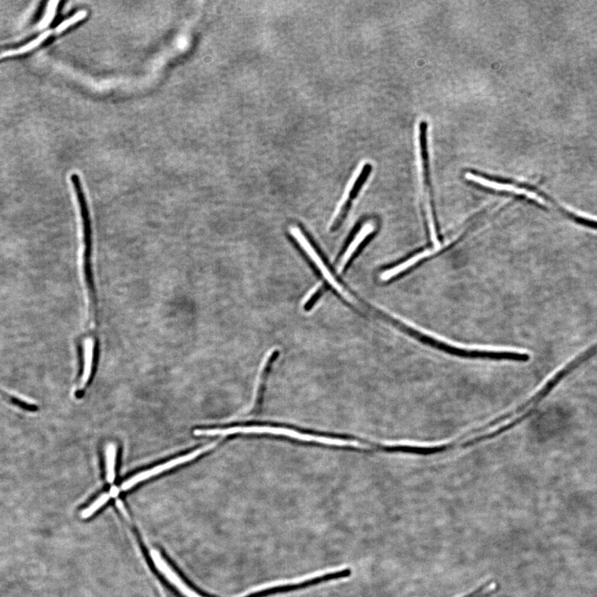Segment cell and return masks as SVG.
I'll return each instance as SVG.
<instances>
[{"label":"cell","instance_id":"obj_9","mask_svg":"<svg viewBox=\"0 0 597 597\" xmlns=\"http://www.w3.org/2000/svg\"><path fill=\"white\" fill-rule=\"evenodd\" d=\"M437 251L438 248L435 250H427L420 252V254H418L411 257V258L408 259L406 261H404V263H401L398 265H396V267L391 268L389 270H387V271L383 272L380 276L381 280L382 281L391 280V279H393L394 277L398 276V274H400L401 273L407 271V270L412 268L414 265H416L417 263H419V261L422 259L426 258V257L434 254L435 252H437Z\"/></svg>","mask_w":597,"mask_h":597},{"label":"cell","instance_id":"obj_14","mask_svg":"<svg viewBox=\"0 0 597 597\" xmlns=\"http://www.w3.org/2000/svg\"><path fill=\"white\" fill-rule=\"evenodd\" d=\"M111 497V494H104L102 496H100L99 498L95 499L88 508L85 509L84 511H82V518L86 520V518L93 516L98 509H101L104 504H107L108 501L110 500Z\"/></svg>","mask_w":597,"mask_h":597},{"label":"cell","instance_id":"obj_3","mask_svg":"<svg viewBox=\"0 0 597 597\" xmlns=\"http://www.w3.org/2000/svg\"><path fill=\"white\" fill-rule=\"evenodd\" d=\"M419 146L422 183H424L425 208L426 210L427 221H428L431 236L435 237L437 236V229H435L430 199L431 174L428 150V123H427V121L425 120H422L419 124Z\"/></svg>","mask_w":597,"mask_h":597},{"label":"cell","instance_id":"obj_7","mask_svg":"<svg viewBox=\"0 0 597 597\" xmlns=\"http://www.w3.org/2000/svg\"><path fill=\"white\" fill-rule=\"evenodd\" d=\"M150 557L155 566V568L159 570L161 574L167 579V581L171 584L180 594L185 597H207L203 594H199L187 584L183 581V579L178 576L176 571L172 569L171 566L164 559L160 552L156 550L150 551Z\"/></svg>","mask_w":597,"mask_h":597},{"label":"cell","instance_id":"obj_17","mask_svg":"<svg viewBox=\"0 0 597 597\" xmlns=\"http://www.w3.org/2000/svg\"><path fill=\"white\" fill-rule=\"evenodd\" d=\"M491 594L492 590L489 584H483V585L476 588V590L472 592H470L469 594L463 597H486Z\"/></svg>","mask_w":597,"mask_h":597},{"label":"cell","instance_id":"obj_4","mask_svg":"<svg viewBox=\"0 0 597 597\" xmlns=\"http://www.w3.org/2000/svg\"><path fill=\"white\" fill-rule=\"evenodd\" d=\"M290 233L291 236L295 238V241L300 244V247H302L303 251L306 252L309 258L311 259L312 263L316 265V267L319 269L322 276H323L325 281L329 283V286H332L339 295L343 296L344 300H348V302L350 303L354 302V298H352V296L343 288L341 285L335 280L333 274L331 273L329 269L324 263L323 259L321 258V256L318 254L315 247L311 245V243L309 242L308 238L304 236L302 229L297 228V226H290Z\"/></svg>","mask_w":597,"mask_h":597},{"label":"cell","instance_id":"obj_15","mask_svg":"<svg viewBox=\"0 0 597 597\" xmlns=\"http://www.w3.org/2000/svg\"><path fill=\"white\" fill-rule=\"evenodd\" d=\"M41 34V32H37L30 35V36L27 38L22 39V40H20V42H12L10 43V45L0 46V52L3 51L19 49H20V47H23L24 46L29 45V43L34 41L35 39L40 36Z\"/></svg>","mask_w":597,"mask_h":597},{"label":"cell","instance_id":"obj_13","mask_svg":"<svg viewBox=\"0 0 597 597\" xmlns=\"http://www.w3.org/2000/svg\"><path fill=\"white\" fill-rule=\"evenodd\" d=\"M325 290V286L323 283L316 285L313 288L309 290V293L304 296L302 302V307L304 311L311 309L318 300L323 295Z\"/></svg>","mask_w":597,"mask_h":597},{"label":"cell","instance_id":"obj_1","mask_svg":"<svg viewBox=\"0 0 597 597\" xmlns=\"http://www.w3.org/2000/svg\"><path fill=\"white\" fill-rule=\"evenodd\" d=\"M237 433H254V434H272L284 435L290 438L297 439L300 441L308 442H316L330 446L352 447H367V444L350 440H342L336 438L317 437V435L303 434L294 430L281 428V427L272 426H236L230 427L226 429H207L195 430V435H228Z\"/></svg>","mask_w":597,"mask_h":597},{"label":"cell","instance_id":"obj_5","mask_svg":"<svg viewBox=\"0 0 597 597\" xmlns=\"http://www.w3.org/2000/svg\"><path fill=\"white\" fill-rule=\"evenodd\" d=\"M351 575V569L346 568L341 571H337V572L324 574L322 575V576L309 579V580L304 581L302 582L287 584V585L269 587L267 588V589L257 591L254 592V594H251L243 597H268L277 594H289V592L291 591H296L307 589V588L309 587H316L324 582H328L330 581L339 580V579L350 577Z\"/></svg>","mask_w":597,"mask_h":597},{"label":"cell","instance_id":"obj_18","mask_svg":"<svg viewBox=\"0 0 597 597\" xmlns=\"http://www.w3.org/2000/svg\"><path fill=\"white\" fill-rule=\"evenodd\" d=\"M47 4V2L46 1H42L38 4L36 11H35L31 20H30V25L36 24L39 21H41L43 15H45Z\"/></svg>","mask_w":597,"mask_h":597},{"label":"cell","instance_id":"obj_8","mask_svg":"<svg viewBox=\"0 0 597 597\" xmlns=\"http://www.w3.org/2000/svg\"><path fill=\"white\" fill-rule=\"evenodd\" d=\"M375 231V224L373 222H368L362 226L359 232L355 235L354 240L348 245L347 250L341 257V263L339 264L338 272L343 273L346 271L348 265L350 264L352 257L356 254L362 244L365 242L370 235Z\"/></svg>","mask_w":597,"mask_h":597},{"label":"cell","instance_id":"obj_16","mask_svg":"<svg viewBox=\"0 0 597 597\" xmlns=\"http://www.w3.org/2000/svg\"><path fill=\"white\" fill-rule=\"evenodd\" d=\"M86 11H81L79 13H77V15H74L72 17H70V19L63 22V24H60V26L58 29V33L63 32L64 30L69 28L70 26L75 24L76 23H77V22H79V21L84 20V17H86Z\"/></svg>","mask_w":597,"mask_h":597},{"label":"cell","instance_id":"obj_2","mask_svg":"<svg viewBox=\"0 0 597 597\" xmlns=\"http://www.w3.org/2000/svg\"><path fill=\"white\" fill-rule=\"evenodd\" d=\"M71 181L75 190L78 204H79L80 213L82 224V232H84V276L86 284L87 290L91 300V307L93 309L98 308L97 296H95L94 276L93 271V263H91V257H93V228H91V222L88 205L86 199L84 188L81 182V178L76 173L71 176Z\"/></svg>","mask_w":597,"mask_h":597},{"label":"cell","instance_id":"obj_12","mask_svg":"<svg viewBox=\"0 0 597 597\" xmlns=\"http://www.w3.org/2000/svg\"><path fill=\"white\" fill-rule=\"evenodd\" d=\"M116 453V444H109L106 448L107 479L109 483H113L115 481Z\"/></svg>","mask_w":597,"mask_h":597},{"label":"cell","instance_id":"obj_6","mask_svg":"<svg viewBox=\"0 0 597 597\" xmlns=\"http://www.w3.org/2000/svg\"><path fill=\"white\" fill-rule=\"evenodd\" d=\"M215 446L216 442L207 444V446L198 449V450L191 452L188 455L178 457V458L169 460L166 462V463L156 466V467L137 474H136V476L128 479L127 481H125L122 483L121 490L127 491L130 489H132V488H133L134 486H137L138 483L146 481V479H150L152 476H157V474H160L161 473L166 472V470L176 467V466L178 465H180L182 464L187 463V462H189L192 460H194L195 458H197V457L200 455L203 454V453L210 451L211 449H212Z\"/></svg>","mask_w":597,"mask_h":597},{"label":"cell","instance_id":"obj_11","mask_svg":"<svg viewBox=\"0 0 597 597\" xmlns=\"http://www.w3.org/2000/svg\"><path fill=\"white\" fill-rule=\"evenodd\" d=\"M95 342L93 339H86L84 346V368L82 373L79 389H84L91 377L94 358Z\"/></svg>","mask_w":597,"mask_h":597},{"label":"cell","instance_id":"obj_10","mask_svg":"<svg viewBox=\"0 0 597 597\" xmlns=\"http://www.w3.org/2000/svg\"><path fill=\"white\" fill-rule=\"evenodd\" d=\"M372 169L373 166L371 164L367 163L364 165L359 176L356 178L355 182L352 183L351 188L348 190L346 197H344L342 201L339 203V207L350 208V200L355 199L359 194L361 189L363 188L364 185L367 181L370 173H371Z\"/></svg>","mask_w":597,"mask_h":597}]
</instances>
